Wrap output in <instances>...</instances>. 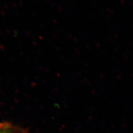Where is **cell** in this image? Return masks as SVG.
I'll return each mask as SVG.
<instances>
[{"instance_id":"cell-1","label":"cell","mask_w":133,"mask_h":133,"mask_svg":"<svg viewBox=\"0 0 133 133\" xmlns=\"http://www.w3.org/2000/svg\"><path fill=\"white\" fill-rule=\"evenodd\" d=\"M0 133H10L9 126L6 124L0 123Z\"/></svg>"}]
</instances>
